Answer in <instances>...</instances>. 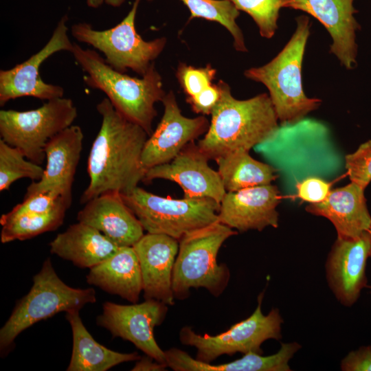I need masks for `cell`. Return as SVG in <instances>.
Listing matches in <instances>:
<instances>
[{
    "mask_svg": "<svg viewBox=\"0 0 371 371\" xmlns=\"http://www.w3.org/2000/svg\"><path fill=\"white\" fill-rule=\"evenodd\" d=\"M140 1L135 0L127 15L111 28L97 30L89 23H78L71 26V35L102 52L115 70L124 73L130 69L143 76L164 49L166 38L146 41L137 33L135 17Z\"/></svg>",
    "mask_w": 371,
    "mask_h": 371,
    "instance_id": "cell-9",
    "label": "cell"
},
{
    "mask_svg": "<svg viewBox=\"0 0 371 371\" xmlns=\"http://www.w3.org/2000/svg\"><path fill=\"white\" fill-rule=\"evenodd\" d=\"M180 1L190 12L188 21L200 18L220 23L232 34L235 49L240 52H247L243 32L236 22L240 12L230 0Z\"/></svg>",
    "mask_w": 371,
    "mask_h": 371,
    "instance_id": "cell-28",
    "label": "cell"
},
{
    "mask_svg": "<svg viewBox=\"0 0 371 371\" xmlns=\"http://www.w3.org/2000/svg\"><path fill=\"white\" fill-rule=\"evenodd\" d=\"M96 300L94 289L68 286L56 273L50 258H47L34 276L30 291L16 304L0 330L1 352L7 350L21 333L35 323L60 312L80 311Z\"/></svg>",
    "mask_w": 371,
    "mask_h": 371,
    "instance_id": "cell-7",
    "label": "cell"
},
{
    "mask_svg": "<svg viewBox=\"0 0 371 371\" xmlns=\"http://www.w3.org/2000/svg\"><path fill=\"white\" fill-rule=\"evenodd\" d=\"M345 169L351 181L365 189L371 181V140L345 156Z\"/></svg>",
    "mask_w": 371,
    "mask_h": 371,
    "instance_id": "cell-32",
    "label": "cell"
},
{
    "mask_svg": "<svg viewBox=\"0 0 371 371\" xmlns=\"http://www.w3.org/2000/svg\"><path fill=\"white\" fill-rule=\"evenodd\" d=\"M254 150L276 170L284 192L291 196H295L298 182L308 177L336 179L345 169V157L330 129L314 118L280 122Z\"/></svg>",
    "mask_w": 371,
    "mask_h": 371,
    "instance_id": "cell-1",
    "label": "cell"
},
{
    "mask_svg": "<svg viewBox=\"0 0 371 371\" xmlns=\"http://www.w3.org/2000/svg\"><path fill=\"white\" fill-rule=\"evenodd\" d=\"M80 311L66 313L73 336V348L67 371H106L118 364L138 360L137 352L122 353L98 343L84 326Z\"/></svg>",
    "mask_w": 371,
    "mask_h": 371,
    "instance_id": "cell-25",
    "label": "cell"
},
{
    "mask_svg": "<svg viewBox=\"0 0 371 371\" xmlns=\"http://www.w3.org/2000/svg\"><path fill=\"white\" fill-rule=\"evenodd\" d=\"M280 191L271 184L227 192L220 203L218 222L240 232L278 227Z\"/></svg>",
    "mask_w": 371,
    "mask_h": 371,
    "instance_id": "cell-19",
    "label": "cell"
},
{
    "mask_svg": "<svg viewBox=\"0 0 371 371\" xmlns=\"http://www.w3.org/2000/svg\"><path fill=\"white\" fill-rule=\"evenodd\" d=\"M369 232L354 239L337 238L328 254L326 273L328 286L342 305L352 306L367 286L366 267L370 257Z\"/></svg>",
    "mask_w": 371,
    "mask_h": 371,
    "instance_id": "cell-15",
    "label": "cell"
},
{
    "mask_svg": "<svg viewBox=\"0 0 371 371\" xmlns=\"http://www.w3.org/2000/svg\"><path fill=\"white\" fill-rule=\"evenodd\" d=\"M77 220L98 229L119 247H133L144 236L141 223L116 192L89 200L78 212Z\"/></svg>",
    "mask_w": 371,
    "mask_h": 371,
    "instance_id": "cell-21",
    "label": "cell"
},
{
    "mask_svg": "<svg viewBox=\"0 0 371 371\" xmlns=\"http://www.w3.org/2000/svg\"><path fill=\"white\" fill-rule=\"evenodd\" d=\"M121 195L148 233L164 234L179 240L190 232L218 221L220 203L210 198L174 199L139 186Z\"/></svg>",
    "mask_w": 371,
    "mask_h": 371,
    "instance_id": "cell-8",
    "label": "cell"
},
{
    "mask_svg": "<svg viewBox=\"0 0 371 371\" xmlns=\"http://www.w3.org/2000/svg\"><path fill=\"white\" fill-rule=\"evenodd\" d=\"M215 160L226 192L271 184L279 177L274 168L254 159L247 150H236Z\"/></svg>",
    "mask_w": 371,
    "mask_h": 371,
    "instance_id": "cell-26",
    "label": "cell"
},
{
    "mask_svg": "<svg viewBox=\"0 0 371 371\" xmlns=\"http://www.w3.org/2000/svg\"><path fill=\"white\" fill-rule=\"evenodd\" d=\"M133 247L140 265L145 300L173 305L172 271L179 240L164 234L147 233Z\"/></svg>",
    "mask_w": 371,
    "mask_h": 371,
    "instance_id": "cell-20",
    "label": "cell"
},
{
    "mask_svg": "<svg viewBox=\"0 0 371 371\" xmlns=\"http://www.w3.org/2000/svg\"><path fill=\"white\" fill-rule=\"evenodd\" d=\"M220 97L219 87L217 84H212L192 98H187L192 110L196 113L210 115Z\"/></svg>",
    "mask_w": 371,
    "mask_h": 371,
    "instance_id": "cell-35",
    "label": "cell"
},
{
    "mask_svg": "<svg viewBox=\"0 0 371 371\" xmlns=\"http://www.w3.org/2000/svg\"><path fill=\"white\" fill-rule=\"evenodd\" d=\"M164 115L156 129L147 139L142 155L146 170L170 162L188 144L206 132L209 122L204 115L189 118L182 115L174 93L161 100Z\"/></svg>",
    "mask_w": 371,
    "mask_h": 371,
    "instance_id": "cell-14",
    "label": "cell"
},
{
    "mask_svg": "<svg viewBox=\"0 0 371 371\" xmlns=\"http://www.w3.org/2000/svg\"><path fill=\"white\" fill-rule=\"evenodd\" d=\"M216 69L210 64L205 67H194L180 63L176 76L187 98H192L212 85Z\"/></svg>",
    "mask_w": 371,
    "mask_h": 371,
    "instance_id": "cell-31",
    "label": "cell"
},
{
    "mask_svg": "<svg viewBox=\"0 0 371 371\" xmlns=\"http://www.w3.org/2000/svg\"><path fill=\"white\" fill-rule=\"evenodd\" d=\"M264 292L258 297V305L254 313L245 319L232 326L227 330L216 335H199L190 326L179 331V340L183 345L196 349L195 359L212 363L223 355L237 352H256L262 355L261 346L265 341L282 338L283 323L279 309L273 308L267 315L262 312Z\"/></svg>",
    "mask_w": 371,
    "mask_h": 371,
    "instance_id": "cell-11",
    "label": "cell"
},
{
    "mask_svg": "<svg viewBox=\"0 0 371 371\" xmlns=\"http://www.w3.org/2000/svg\"><path fill=\"white\" fill-rule=\"evenodd\" d=\"M168 310L167 304L155 299L130 305L105 302L96 323L113 337L131 341L147 356L167 365L165 351L157 344L153 330L162 324Z\"/></svg>",
    "mask_w": 371,
    "mask_h": 371,
    "instance_id": "cell-12",
    "label": "cell"
},
{
    "mask_svg": "<svg viewBox=\"0 0 371 371\" xmlns=\"http://www.w3.org/2000/svg\"><path fill=\"white\" fill-rule=\"evenodd\" d=\"M87 282L137 303L143 291L140 265L133 247H120L112 256L90 268Z\"/></svg>",
    "mask_w": 371,
    "mask_h": 371,
    "instance_id": "cell-23",
    "label": "cell"
},
{
    "mask_svg": "<svg viewBox=\"0 0 371 371\" xmlns=\"http://www.w3.org/2000/svg\"><path fill=\"white\" fill-rule=\"evenodd\" d=\"M70 207L63 199L50 193H41L24 196L23 201L14 206L9 212L13 214H46L60 204Z\"/></svg>",
    "mask_w": 371,
    "mask_h": 371,
    "instance_id": "cell-33",
    "label": "cell"
},
{
    "mask_svg": "<svg viewBox=\"0 0 371 371\" xmlns=\"http://www.w3.org/2000/svg\"><path fill=\"white\" fill-rule=\"evenodd\" d=\"M125 1L126 0H86V3L88 7L91 8H98L104 3L110 6L118 8L121 6Z\"/></svg>",
    "mask_w": 371,
    "mask_h": 371,
    "instance_id": "cell-38",
    "label": "cell"
},
{
    "mask_svg": "<svg viewBox=\"0 0 371 371\" xmlns=\"http://www.w3.org/2000/svg\"><path fill=\"white\" fill-rule=\"evenodd\" d=\"M306 210L328 218L335 227L339 238H357L371 227L364 189L352 181L330 190L324 201L310 203Z\"/></svg>",
    "mask_w": 371,
    "mask_h": 371,
    "instance_id": "cell-22",
    "label": "cell"
},
{
    "mask_svg": "<svg viewBox=\"0 0 371 371\" xmlns=\"http://www.w3.org/2000/svg\"><path fill=\"white\" fill-rule=\"evenodd\" d=\"M50 252L81 268H91L119 249L98 229L79 222L71 225L50 242Z\"/></svg>",
    "mask_w": 371,
    "mask_h": 371,
    "instance_id": "cell-24",
    "label": "cell"
},
{
    "mask_svg": "<svg viewBox=\"0 0 371 371\" xmlns=\"http://www.w3.org/2000/svg\"><path fill=\"white\" fill-rule=\"evenodd\" d=\"M132 371H162L168 367L167 365L159 363L148 357H140L136 361Z\"/></svg>",
    "mask_w": 371,
    "mask_h": 371,
    "instance_id": "cell-37",
    "label": "cell"
},
{
    "mask_svg": "<svg viewBox=\"0 0 371 371\" xmlns=\"http://www.w3.org/2000/svg\"><path fill=\"white\" fill-rule=\"evenodd\" d=\"M67 15L58 21L52 35L44 47L25 61L9 69L0 70V105L10 100L30 96L40 100H50L64 95V89L44 82L40 76L42 63L49 56L60 51L71 52L74 43L67 34Z\"/></svg>",
    "mask_w": 371,
    "mask_h": 371,
    "instance_id": "cell-13",
    "label": "cell"
},
{
    "mask_svg": "<svg viewBox=\"0 0 371 371\" xmlns=\"http://www.w3.org/2000/svg\"><path fill=\"white\" fill-rule=\"evenodd\" d=\"M96 109L102 122L88 157L89 183L82 204L107 192L129 194L144 180L147 170L142 162L146 131L118 112L107 98Z\"/></svg>",
    "mask_w": 371,
    "mask_h": 371,
    "instance_id": "cell-2",
    "label": "cell"
},
{
    "mask_svg": "<svg viewBox=\"0 0 371 371\" xmlns=\"http://www.w3.org/2000/svg\"><path fill=\"white\" fill-rule=\"evenodd\" d=\"M208 160L191 142L170 162L148 168L144 180L172 181L180 186L184 197L210 198L220 203L227 192L218 171L210 168Z\"/></svg>",
    "mask_w": 371,
    "mask_h": 371,
    "instance_id": "cell-16",
    "label": "cell"
},
{
    "mask_svg": "<svg viewBox=\"0 0 371 371\" xmlns=\"http://www.w3.org/2000/svg\"><path fill=\"white\" fill-rule=\"evenodd\" d=\"M369 233H370V236H371V227H370V229L369 230ZM370 258H371V246H370Z\"/></svg>",
    "mask_w": 371,
    "mask_h": 371,
    "instance_id": "cell-39",
    "label": "cell"
},
{
    "mask_svg": "<svg viewBox=\"0 0 371 371\" xmlns=\"http://www.w3.org/2000/svg\"><path fill=\"white\" fill-rule=\"evenodd\" d=\"M236 234V231L217 221L179 239L172 271L175 299L187 298L192 288H205L214 297L223 293L230 273L225 264H218L217 256L223 243Z\"/></svg>",
    "mask_w": 371,
    "mask_h": 371,
    "instance_id": "cell-6",
    "label": "cell"
},
{
    "mask_svg": "<svg viewBox=\"0 0 371 371\" xmlns=\"http://www.w3.org/2000/svg\"><path fill=\"white\" fill-rule=\"evenodd\" d=\"M331 183L319 177H308L295 186L296 197L310 203H319L328 195Z\"/></svg>",
    "mask_w": 371,
    "mask_h": 371,
    "instance_id": "cell-34",
    "label": "cell"
},
{
    "mask_svg": "<svg viewBox=\"0 0 371 371\" xmlns=\"http://www.w3.org/2000/svg\"><path fill=\"white\" fill-rule=\"evenodd\" d=\"M355 0H290L287 7L306 12L318 20L332 38L329 52L347 69L357 65L356 32L360 25L355 17Z\"/></svg>",
    "mask_w": 371,
    "mask_h": 371,
    "instance_id": "cell-18",
    "label": "cell"
},
{
    "mask_svg": "<svg viewBox=\"0 0 371 371\" xmlns=\"http://www.w3.org/2000/svg\"><path fill=\"white\" fill-rule=\"evenodd\" d=\"M71 53L87 74L84 78L85 84L104 92L118 112L150 135L157 115L155 104L166 95L161 77L154 63L141 78H137L115 70L98 52L83 49L76 43Z\"/></svg>",
    "mask_w": 371,
    "mask_h": 371,
    "instance_id": "cell-4",
    "label": "cell"
},
{
    "mask_svg": "<svg viewBox=\"0 0 371 371\" xmlns=\"http://www.w3.org/2000/svg\"><path fill=\"white\" fill-rule=\"evenodd\" d=\"M295 21L294 33L276 56L262 67L244 72L246 78L267 88L280 122L304 118L322 103L318 98L307 97L302 85V62L310 36V21L306 15H300Z\"/></svg>",
    "mask_w": 371,
    "mask_h": 371,
    "instance_id": "cell-5",
    "label": "cell"
},
{
    "mask_svg": "<svg viewBox=\"0 0 371 371\" xmlns=\"http://www.w3.org/2000/svg\"><path fill=\"white\" fill-rule=\"evenodd\" d=\"M343 371H371V346L350 352L341 361Z\"/></svg>",
    "mask_w": 371,
    "mask_h": 371,
    "instance_id": "cell-36",
    "label": "cell"
},
{
    "mask_svg": "<svg viewBox=\"0 0 371 371\" xmlns=\"http://www.w3.org/2000/svg\"><path fill=\"white\" fill-rule=\"evenodd\" d=\"M69 208L62 203L46 214H13L7 212L1 215L0 223L1 242L7 243L14 240H24L41 234L54 231L63 223L65 212Z\"/></svg>",
    "mask_w": 371,
    "mask_h": 371,
    "instance_id": "cell-27",
    "label": "cell"
},
{
    "mask_svg": "<svg viewBox=\"0 0 371 371\" xmlns=\"http://www.w3.org/2000/svg\"><path fill=\"white\" fill-rule=\"evenodd\" d=\"M240 11L248 14L257 25L260 34L272 38L278 29L280 10L286 8L290 0H230Z\"/></svg>",
    "mask_w": 371,
    "mask_h": 371,
    "instance_id": "cell-30",
    "label": "cell"
},
{
    "mask_svg": "<svg viewBox=\"0 0 371 371\" xmlns=\"http://www.w3.org/2000/svg\"><path fill=\"white\" fill-rule=\"evenodd\" d=\"M77 115L72 100L64 97L47 100L36 109L1 110V139L21 150L28 159L41 165L48 142L73 125Z\"/></svg>",
    "mask_w": 371,
    "mask_h": 371,
    "instance_id": "cell-10",
    "label": "cell"
},
{
    "mask_svg": "<svg viewBox=\"0 0 371 371\" xmlns=\"http://www.w3.org/2000/svg\"><path fill=\"white\" fill-rule=\"evenodd\" d=\"M220 97L211 112V122L199 149L209 158L243 150L249 151L278 127V117L267 93L247 100L233 97L230 87L220 80Z\"/></svg>",
    "mask_w": 371,
    "mask_h": 371,
    "instance_id": "cell-3",
    "label": "cell"
},
{
    "mask_svg": "<svg viewBox=\"0 0 371 371\" xmlns=\"http://www.w3.org/2000/svg\"><path fill=\"white\" fill-rule=\"evenodd\" d=\"M44 168L28 159L19 148L0 139V190L10 189L11 185L22 178L39 181Z\"/></svg>",
    "mask_w": 371,
    "mask_h": 371,
    "instance_id": "cell-29",
    "label": "cell"
},
{
    "mask_svg": "<svg viewBox=\"0 0 371 371\" xmlns=\"http://www.w3.org/2000/svg\"><path fill=\"white\" fill-rule=\"evenodd\" d=\"M83 138L81 127L71 125L50 139L45 148L47 164L43 177L29 185L24 196L50 193L71 205L72 186Z\"/></svg>",
    "mask_w": 371,
    "mask_h": 371,
    "instance_id": "cell-17",
    "label": "cell"
},
{
    "mask_svg": "<svg viewBox=\"0 0 371 371\" xmlns=\"http://www.w3.org/2000/svg\"><path fill=\"white\" fill-rule=\"evenodd\" d=\"M370 289H371V286H368Z\"/></svg>",
    "mask_w": 371,
    "mask_h": 371,
    "instance_id": "cell-40",
    "label": "cell"
}]
</instances>
